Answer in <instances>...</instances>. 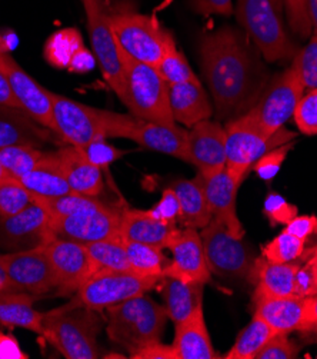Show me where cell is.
<instances>
[{"label": "cell", "instance_id": "cell-5", "mask_svg": "<svg viewBox=\"0 0 317 359\" xmlns=\"http://www.w3.org/2000/svg\"><path fill=\"white\" fill-rule=\"evenodd\" d=\"M237 20L267 62L293 59L297 49L285 25L283 0H239Z\"/></svg>", "mask_w": 317, "mask_h": 359}, {"label": "cell", "instance_id": "cell-56", "mask_svg": "<svg viewBox=\"0 0 317 359\" xmlns=\"http://www.w3.org/2000/svg\"><path fill=\"white\" fill-rule=\"evenodd\" d=\"M306 9L311 23V30L314 32V36H317V0H306Z\"/></svg>", "mask_w": 317, "mask_h": 359}, {"label": "cell", "instance_id": "cell-13", "mask_svg": "<svg viewBox=\"0 0 317 359\" xmlns=\"http://www.w3.org/2000/svg\"><path fill=\"white\" fill-rule=\"evenodd\" d=\"M0 266L16 292L43 295L57 290L55 272L43 246L0 254Z\"/></svg>", "mask_w": 317, "mask_h": 359}, {"label": "cell", "instance_id": "cell-40", "mask_svg": "<svg viewBox=\"0 0 317 359\" xmlns=\"http://www.w3.org/2000/svg\"><path fill=\"white\" fill-rule=\"evenodd\" d=\"M160 76L169 83H183V82H200L195 72L192 70L185 55L173 45L162 57L156 66Z\"/></svg>", "mask_w": 317, "mask_h": 359}, {"label": "cell", "instance_id": "cell-28", "mask_svg": "<svg viewBox=\"0 0 317 359\" xmlns=\"http://www.w3.org/2000/svg\"><path fill=\"white\" fill-rule=\"evenodd\" d=\"M157 286L164 301L163 306L174 325L203 306L204 283L162 275Z\"/></svg>", "mask_w": 317, "mask_h": 359}, {"label": "cell", "instance_id": "cell-9", "mask_svg": "<svg viewBox=\"0 0 317 359\" xmlns=\"http://www.w3.org/2000/svg\"><path fill=\"white\" fill-rule=\"evenodd\" d=\"M204 255L211 273L223 279H249L256 257L253 248L243 238H234L218 219H211L200 233Z\"/></svg>", "mask_w": 317, "mask_h": 359}, {"label": "cell", "instance_id": "cell-43", "mask_svg": "<svg viewBox=\"0 0 317 359\" xmlns=\"http://www.w3.org/2000/svg\"><path fill=\"white\" fill-rule=\"evenodd\" d=\"M263 213L272 225H288L297 217V208L279 194H270L265 201Z\"/></svg>", "mask_w": 317, "mask_h": 359}, {"label": "cell", "instance_id": "cell-21", "mask_svg": "<svg viewBox=\"0 0 317 359\" xmlns=\"http://www.w3.org/2000/svg\"><path fill=\"white\" fill-rule=\"evenodd\" d=\"M123 139L133 140L146 149L182 159L189 163L188 130L176 123L163 125L137 119L122 133Z\"/></svg>", "mask_w": 317, "mask_h": 359}, {"label": "cell", "instance_id": "cell-41", "mask_svg": "<svg viewBox=\"0 0 317 359\" xmlns=\"http://www.w3.org/2000/svg\"><path fill=\"white\" fill-rule=\"evenodd\" d=\"M304 90L317 89V36H311L309 43L297 50L292 63Z\"/></svg>", "mask_w": 317, "mask_h": 359}, {"label": "cell", "instance_id": "cell-15", "mask_svg": "<svg viewBox=\"0 0 317 359\" xmlns=\"http://www.w3.org/2000/svg\"><path fill=\"white\" fill-rule=\"evenodd\" d=\"M50 215L33 202L8 218H0V246L10 252L43 246L55 235Z\"/></svg>", "mask_w": 317, "mask_h": 359}, {"label": "cell", "instance_id": "cell-49", "mask_svg": "<svg viewBox=\"0 0 317 359\" xmlns=\"http://www.w3.org/2000/svg\"><path fill=\"white\" fill-rule=\"evenodd\" d=\"M192 6L199 15H222L233 13V0H192Z\"/></svg>", "mask_w": 317, "mask_h": 359}, {"label": "cell", "instance_id": "cell-45", "mask_svg": "<svg viewBox=\"0 0 317 359\" xmlns=\"http://www.w3.org/2000/svg\"><path fill=\"white\" fill-rule=\"evenodd\" d=\"M300 348L289 339V335H274L258 353L256 359H293L297 358Z\"/></svg>", "mask_w": 317, "mask_h": 359}, {"label": "cell", "instance_id": "cell-29", "mask_svg": "<svg viewBox=\"0 0 317 359\" xmlns=\"http://www.w3.org/2000/svg\"><path fill=\"white\" fill-rule=\"evenodd\" d=\"M169 102L174 122H179L188 128L209 119L213 114L200 82L169 85Z\"/></svg>", "mask_w": 317, "mask_h": 359}, {"label": "cell", "instance_id": "cell-48", "mask_svg": "<svg viewBox=\"0 0 317 359\" xmlns=\"http://www.w3.org/2000/svg\"><path fill=\"white\" fill-rule=\"evenodd\" d=\"M152 212L159 219H163L170 224H174L176 219H179V202L171 188L163 192L162 201L152 209Z\"/></svg>", "mask_w": 317, "mask_h": 359}, {"label": "cell", "instance_id": "cell-7", "mask_svg": "<svg viewBox=\"0 0 317 359\" xmlns=\"http://www.w3.org/2000/svg\"><path fill=\"white\" fill-rule=\"evenodd\" d=\"M111 23L119 49L127 57L157 66L173 46V36L153 18L132 11L111 13Z\"/></svg>", "mask_w": 317, "mask_h": 359}, {"label": "cell", "instance_id": "cell-36", "mask_svg": "<svg viewBox=\"0 0 317 359\" xmlns=\"http://www.w3.org/2000/svg\"><path fill=\"white\" fill-rule=\"evenodd\" d=\"M34 202L45 208L52 219L73 217V215L92 210L103 205V202L99 201L97 196H87L76 192H69L56 198L34 199Z\"/></svg>", "mask_w": 317, "mask_h": 359}, {"label": "cell", "instance_id": "cell-19", "mask_svg": "<svg viewBox=\"0 0 317 359\" xmlns=\"http://www.w3.org/2000/svg\"><path fill=\"white\" fill-rule=\"evenodd\" d=\"M189 163L200 175H211L226 168V129L209 119L192 126L188 132Z\"/></svg>", "mask_w": 317, "mask_h": 359}, {"label": "cell", "instance_id": "cell-24", "mask_svg": "<svg viewBox=\"0 0 317 359\" xmlns=\"http://www.w3.org/2000/svg\"><path fill=\"white\" fill-rule=\"evenodd\" d=\"M178 228L174 224L159 219L152 209H126L122 212L119 235L123 241L148 243L164 249Z\"/></svg>", "mask_w": 317, "mask_h": 359}, {"label": "cell", "instance_id": "cell-53", "mask_svg": "<svg viewBox=\"0 0 317 359\" xmlns=\"http://www.w3.org/2000/svg\"><path fill=\"white\" fill-rule=\"evenodd\" d=\"M0 104L19 107L20 109L19 102L15 96V92L12 89V85L9 82L8 74L5 70V63H0Z\"/></svg>", "mask_w": 317, "mask_h": 359}, {"label": "cell", "instance_id": "cell-26", "mask_svg": "<svg viewBox=\"0 0 317 359\" xmlns=\"http://www.w3.org/2000/svg\"><path fill=\"white\" fill-rule=\"evenodd\" d=\"M56 154L72 192L87 196H99L101 194V169L87 158L82 148L67 145L66 148L56 151Z\"/></svg>", "mask_w": 317, "mask_h": 359}, {"label": "cell", "instance_id": "cell-20", "mask_svg": "<svg viewBox=\"0 0 317 359\" xmlns=\"http://www.w3.org/2000/svg\"><path fill=\"white\" fill-rule=\"evenodd\" d=\"M3 63L20 109L42 126L53 130L52 92L29 76L9 55H3Z\"/></svg>", "mask_w": 317, "mask_h": 359}, {"label": "cell", "instance_id": "cell-23", "mask_svg": "<svg viewBox=\"0 0 317 359\" xmlns=\"http://www.w3.org/2000/svg\"><path fill=\"white\" fill-rule=\"evenodd\" d=\"M300 264H276L266 258H256L249 273V282L255 286L253 297H290L297 295L296 276Z\"/></svg>", "mask_w": 317, "mask_h": 359}, {"label": "cell", "instance_id": "cell-39", "mask_svg": "<svg viewBox=\"0 0 317 359\" xmlns=\"http://www.w3.org/2000/svg\"><path fill=\"white\" fill-rule=\"evenodd\" d=\"M33 202L34 196L22 185L19 179L8 176L0 182V218L12 217Z\"/></svg>", "mask_w": 317, "mask_h": 359}, {"label": "cell", "instance_id": "cell-11", "mask_svg": "<svg viewBox=\"0 0 317 359\" xmlns=\"http://www.w3.org/2000/svg\"><path fill=\"white\" fill-rule=\"evenodd\" d=\"M94 59L104 81L122 99L125 89V67L122 52L116 42L111 23V12L104 0H82Z\"/></svg>", "mask_w": 317, "mask_h": 359}, {"label": "cell", "instance_id": "cell-37", "mask_svg": "<svg viewBox=\"0 0 317 359\" xmlns=\"http://www.w3.org/2000/svg\"><path fill=\"white\" fill-rule=\"evenodd\" d=\"M42 148L31 145H13L0 149V163L9 176L20 179L36 166L43 158Z\"/></svg>", "mask_w": 317, "mask_h": 359}, {"label": "cell", "instance_id": "cell-27", "mask_svg": "<svg viewBox=\"0 0 317 359\" xmlns=\"http://www.w3.org/2000/svg\"><path fill=\"white\" fill-rule=\"evenodd\" d=\"M173 348L178 359H218L219 353L211 345L204 320L203 306L189 318L174 325Z\"/></svg>", "mask_w": 317, "mask_h": 359}, {"label": "cell", "instance_id": "cell-2", "mask_svg": "<svg viewBox=\"0 0 317 359\" xmlns=\"http://www.w3.org/2000/svg\"><path fill=\"white\" fill-rule=\"evenodd\" d=\"M53 132L67 145L85 148L101 139L122 137L126 128L137 121L133 115H122L53 93Z\"/></svg>", "mask_w": 317, "mask_h": 359}, {"label": "cell", "instance_id": "cell-51", "mask_svg": "<svg viewBox=\"0 0 317 359\" xmlns=\"http://www.w3.org/2000/svg\"><path fill=\"white\" fill-rule=\"evenodd\" d=\"M289 233L295 235L299 239L307 241L311 235L317 233V218L313 215H304V217H296L292 222L286 225Z\"/></svg>", "mask_w": 317, "mask_h": 359}, {"label": "cell", "instance_id": "cell-12", "mask_svg": "<svg viewBox=\"0 0 317 359\" xmlns=\"http://www.w3.org/2000/svg\"><path fill=\"white\" fill-rule=\"evenodd\" d=\"M304 92L296 70L290 66L267 85L259 102L248 114L266 135H273L293 116Z\"/></svg>", "mask_w": 317, "mask_h": 359}, {"label": "cell", "instance_id": "cell-46", "mask_svg": "<svg viewBox=\"0 0 317 359\" xmlns=\"http://www.w3.org/2000/svg\"><path fill=\"white\" fill-rule=\"evenodd\" d=\"M283 4L292 30L302 39L310 36L313 30L306 9V0H283Z\"/></svg>", "mask_w": 317, "mask_h": 359}, {"label": "cell", "instance_id": "cell-25", "mask_svg": "<svg viewBox=\"0 0 317 359\" xmlns=\"http://www.w3.org/2000/svg\"><path fill=\"white\" fill-rule=\"evenodd\" d=\"M50 140L49 129L19 107L0 104V149L13 145L42 148Z\"/></svg>", "mask_w": 317, "mask_h": 359}, {"label": "cell", "instance_id": "cell-18", "mask_svg": "<svg viewBox=\"0 0 317 359\" xmlns=\"http://www.w3.org/2000/svg\"><path fill=\"white\" fill-rule=\"evenodd\" d=\"M204 195L213 218L220 221L234 238L244 236V228L237 217L236 199L243 182V176L230 172L227 168L211 175H200Z\"/></svg>", "mask_w": 317, "mask_h": 359}, {"label": "cell", "instance_id": "cell-57", "mask_svg": "<svg viewBox=\"0 0 317 359\" xmlns=\"http://www.w3.org/2000/svg\"><path fill=\"white\" fill-rule=\"evenodd\" d=\"M0 292H16L12 288V285H10L5 271L2 269V266H0Z\"/></svg>", "mask_w": 317, "mask_h": 359}, {"label": "cell", "instance_id": "cell-8", "mask_svg": "<svg viewBox=\"0 0 317 359\" xmlns=\"http://www.w3.org/2000/svg\"><path fill=\"white\" fill-rule=\"evenodd\" d=\"M226 129V168L239 175L246 176L253 165L269 151L295 142L296 133L285 128L273 135H266L246 114L232 119L225 126Z\"/></svg>", "mask_w": 317, "mask_h": 359}, {"label": "cell", "instance_id": "cell-14", "mask_svg": "<svg viewBox=\"0 0 317 359\" xmlns=\"http://www.w3.org/2000/svg\"><path fill=\"white\" fill-rule=\"evenodd\" d=\"M43 248L55 272L59 295L78 292L96 272V266L83 243L53 236Z\"/></svg>", "mask_w": 317, "mask_h": 359}, {"label": "cell", "instance_id": "cell-3", "mask_svg": "<svg viewBox=\"0 0 317 359\" xmlns=\"http://www.w3.org/2000/svg\"><path fill=\"white\" fill-rule=\"evenodd\" d=\"M101 330L97 311L76 298L43 316V334L66 359L100 358L97 335Z\"/></svg>", "mask_w": 317, "mask_h": 359}, {"label": "cell", "instance_id": "cell-35", "mask_svg": "<svg viewBox=\"0 0 317 359\" xmlns=\"http://www.w3.org/2000/svg\"><path fill=\"white\" fill-rule=\"evenodd\" d=\"M129 258L130 271L145 276H162L169 264L163 249L159 246L123 241Z\"/></svg>", "mask_w": 317, "mask_h": 359}, {"label": "cell", "instance_id": "cell-30", "mask_svg": "<svg viewBox=\"0 0 317 359\" xmlns=\"http://www.w3.org/2000/svg\"><path fill=\"white\" fill-rule=\"evenodd\" d=\"M19 181L34 199L56 198L72 192L56 152H45L41 162Z\"/></svg>", "mask_w": 317, "mask_h": 359}, {"label": "cell", "instance_id": "cell-34", "mask_svg": "<svg viewBox=\"0 0 317 359\" xmlns=\"http://www.w3.org/2000/svg\"><path fill=\"white\" fill-rule=\"evenodd\" d=\"M86 248L96 271H130L125 242L120 235L86 243Z\"/></svg>", "mask_w": 317, "mask_h": 359}, {"label": "cell", "instance_id": "cell-58", "mask_svg": "<svg viewBox=\"0 0 317 359\" xmlns=\"http://www.w3.org/2000/svg\"><path fill=\"white\" fill-rule=\"evenodd\" d=\"M9 176V173L6 172V169L3 168V165L2 163H0V182H2L3 181V179H6Z\"/></svg>", "mask_w": 317, "mask_h": 359}, {"label": "cell", "instance_id": "cell-54", "mask_svg": "<svg viewBox=\"0 0 317 359\" xmlns=\"http://www.w3.org/2000/svg\"><path fill=\"white\" fill-rule=\"evenodd\" d=\"M0 358H27L19 348L17 342L8 335L0 334Z\"/></svg>", "mask_w": 317, "mask_h": 359}, {"label": "cell", "instance_id": "cell-31", "mask_svg": "<svg viewBox=\"0 0 317 359\" xmlns=\"http://www.w3.org/2000/svg\"><path fill=\"white\" fill-rule=\"evenodd\" d=\"M171 191L179 202V221L185 228L202 231L213 219L209 208L202 179H181L171 185Z\"/></svg>", "mask_w": 317, "mask_h": 359}, {"label": "cell", "instance_id": "cell-50", "mask_svg": "<svg viewBox=\"0 0 317 359\" xmlns=\"http://www.w3.org/2000/svg\"><path fill=\"white\" fill-rule=\"evenodd\" d=\"M132 359H178L173 345H164L160 341L143 346L130 355Z\"/></svg>", "mask_w": 317, "mask_h": 359}, {"label": "cell", "instance_id": "cell-6", "mask_svg": "<svg viewBox=\"0 0 317 359\" xmlns=\"http://www.w3.org/2000/svg\"><path fill=\"white\" fill-rule=\"evenodd\" d=\"M125 89L120 99L130 114L145 122L173 125L169 102V83L152 65L136 62L122 53Z\"/></svg>", "mask_w": 317, "mask_h": 359}, {"label": "cell", "instance_id": "cell-44", "mask_svg": "<svg viewBox=\"0 0 317 359\" xmlns=\"http://www.w3.org/2000/svg\"><path fill=\"white\" fill-rule=\"evenodd\" d=\"M293 145L295 142H289L286 145H281L279 148L269 151L253 165V170L263 179V181H272L280 170L281 165H283Z\"/></svg>", "mask_w": 317, "mask_h": 359}, {"label": "cell", "instance_id": "cell-1", "mask_svg": "<svg viewBox=\"0 0 317 359\" xmlns=\"http://www.w3.org/2000/svg\"><path fill=\"white\" fill-rule=\"evenodd\" d=\"M199 50L218 118L229 122L253 109L269 85V72L246 32L223 26L204 33Z\"/></svg>", "mask_w": 317, "mask_h": 359}, {"label": "cell", "instance_id": "cell-17", "mask_svg": "<svg viewBox=\"0 0 317 359\" xmlns=\"http://www.w3.org/2000/svg\"><path fill=\"white\" fill-rule=\"evenodd\" d=\"M167 249H170L173 258L166 265L163 275L195 280L204 285L211 280V272L207 265L203 242L197 229H178L169 241Z\"/></svg>", "mask_w": 317, "mask_h": 359}, {"label": "cell", "instance_id": "cell-42", "mask_svg": "<svg viewBox=\"0 0 317 359\" xmlns=\"http://www.w3.org/2000/svg\"><path fill=\"white\" fill-rule=\"evenodd\" d=\"M293 118L302 133L317 135V89L307 90L302 96Z\"/></svg>", "mask_w": 317, "mask_h": 359}, {"label": "cell", "instance_id": "cell-4", "mask_svg": "<svg viewBox=\"0 0 317 359\" xmlns=\"http://www.w3.org/2000/svg\"><path fill=\"white\" fill-rule=\"evenodd\" d=\"M108 315L106 332L112 342L125 348L129 355L162 339L167 312L152 298L133 297L104 309Z\"/></svg>", "mask_w": 317, "mask_h": 359}, {"label": "cell", "instance_id": "cell-59", "mask_svg": "<svg viewBox=\"0 0 317 359\" xmlns=\"http://www.w3.org/2000/svg\"><path fill=\"white\" fill-rule=\"evenodd\" d=\"M0 63H3V53L0 52Z\"/></svg>", "mask_w": 317, "mask_h": 359}, {"label": "cell", "instance_id": "cell-52", "mask_svg": "<svg viewBox=\"0 0 317 359\" xmlns=\"http://www.w3.org/2000/svg\"><path fill=\"white\" fill-rule=\"evenodd\" d=\"M299 332L306 338L317 341V294L307 298L306 319Z\"/></svg>", "mask_w": 317, "mask_h": 359}, {"label": "cell", "instance_id": "cell-55", "mask_svg": "<svg viewBox=\"0 0 317 359\" xmlns=\"http://www.w3.org/2000/svg\"><path fill=\"white\" fill-rule=\"evenodd\" d=\"M300 259H303L306 262V265L310 268V271L314 276V280H316V286H317V245L314 248H311L309 252H303Z\"/></svg>", "mask_w": 317, "mask_h": 359}, {"label": "cell", "instance_id": "cell-10", "mask_svg": "<svg viewBox=\"0 0 317 359\" xmlns=\"http://www.w3.org/2000/svg\"><path fill=\"white\" fill-rule=\"evenodd\" d=\"M162 276H145L133 271H96L76 292V299L94 311H104L157 286Z\"/></svg>", "mask_w": 317, "mask_h": 359}, {"label": "cell", "instance_id": "cell-32", "mask_svg": "<svg viewBox=\"0 0 317 359\" xmlns=\"http://www.w3.org/2000/svg\"><path fill=\"white\" fill-rule=\"evenodd\" d=\"M33 301L27 292H0V322L42 335L45 313L33 306Z\"/></svg>", "mask_w": 317, "mask_h": 359}, {"label": "cell", "instance_id": "cell-33", "mask_svg": "<svg viewBox=\"0 0 317 359\" xmlns=\"http://www.w3.org/2000/svg\"><path fill=\"white\" fill-rule=\"evenodd\" d=\"M274 335H277L276 331H273L262 318L253 315L251 324L237 335L233 346L225 353L223 358H226V359H256V356L262 351V348Z\"/></svg>", "mask_w": 317, "mask_h": 359}, {"label": "cell", "instance_id": "cell-16", "mask_svg": "<svg viewBox=\"0 0 317 359\" xmlns=\"http://www.w3.org/2000/svg\"><path fill=\"white\" fill-rule=\"evenodd\" d=\"M120 219L122 213L103 203L96 209L73 215V217L52 219L50 225L55 236L86 245L119 236Z\"/></svg>", "mask_w": 317, "mask_h": 359}, {"label": "cell", "instance_id": "cell-47", "mask_svg": "<svg viewBox=\"0 0 317 359\" xmlns=\"http://www.w3.org/2000/svg\"><path fill=\"white\" fill-rule=\"evenodd\" d=\"M85 151V154L87 155V158L97 165L100 169H103L104 166H108L109 163L115 162L118 158L122 156V152L111 145L106 143V139L101 140H96L90 145L82 148Z\"/></svg>", "mask_w": 317, "mask_h": 359}, {"label": "cell", "instance_id": "cell-38", "mask_svg": "<svg viewBox=\"0 0 317 359\" xmlns=\"http://www.w3.org/2000/svg\"><path fill=\"white\" fill-rule=\"evenodd\" d=\"M304 242L306 241L283 231L262 248V257L276 264L295 262L300 259L304 252Z\"/></svg>", "mask_w": 317, "mask_h": 359}, {"label": "cell", "instance_id": "cell-22", "mask_svg": "<svg viewBox=\"0 0 317 359\" xmlns=\"http://www.w3.org/2000/svg\"><path fill=\"white\" fill-rule=\"evenodd\" d=\"M307 298L290 297H253V315L262 318L277 334L299 332L304 324Z\"/></svg>", "mask_w": 317, "mask_h": 359}]
</instances>
